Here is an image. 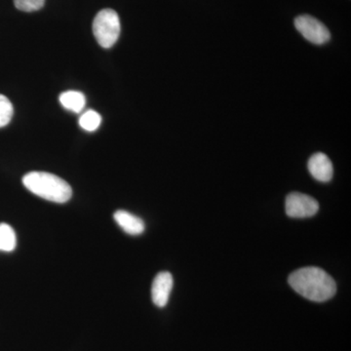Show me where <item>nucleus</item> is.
I'll use <instances>...</instances> for the list:
<instances>
[{
	"mask_svg": "<svg viewBox=\"0 0 351 351\" xmlns=\"http://www.w3.org/2000/svg\"><path fill=\"white\" fill-rule=\"evenodd\" d=\"M120 20L112 9H104L97 14L93 22L95 38L101 47L112 48L120 36Z\"/></svg>",
	"mask_w": 351,
	"mask_h": 351,
	"instance_id": "7ed1b4c3",
	"label": "nucleus"
},
{
	"mask_svg": "<svg viewBox=\"0 0 351 351\" xmlns=\"http://www.w3.org/2000/svg\"><path fill=\"white\" fill-rule=\"evenodd\" d=\"M60 103L66 110L75 113L82 112L85 105L86 98L84 94L78 91H66L60 95Z\"/></svg>",
	"mask_w": 351,
	"mask_h": 351,
	"instance_id": "1a4fd4ad",
	"label": "nucleus"
},
{
	"mask_svg": "<svg viewBox=\"0 0 351 351\" xmlns=\"http://www.w3.org/2000/svg\"><path fill=\"white\" fill-rule=\"evenodd\" d=\"M17 246V237L12 226L0 223V251L12 252Z\"/></svg>",
	"mask_w": 351,
	"mask_h": 351,
	"instance_id": "9d476101",
	"label": "nucleus"
},
{
	"mask_svg": "<svg viewBox=\"0 0 351 351\" xmlns=\"http://www.w3.org/2000/svg\"><path fill=\"white\" fill-rule=\"evenodd\" d=\"M289 284L298 294L313 302H326L337 292L334 279L319 267L295 270L289 276Z\"/></svg>",
	"mask_w": 351,
	"mask_h": 351,
	"instance_id": "f257e3e1",
	"label": "nucleus"
},
{
	"mask_svg": "<svg viewBox=\"0 0 351 351\" xmlns=\"http://www.w3.org/2000/svg\"><path fill=\"white\" fill-rule=\"evenodd\" d=\"M14 113L13 106L9 99L0 94V128L8 125L12 119Z\"/></svg>",
	"mask_w": 351,
	"mask_h": 351,
	"instance_id": "f8f14e48",
	"label": "nucleus"
},
{
	"mask_svg": "<svg viewBox=\"0 0 351 351\" xmlns=\"http://www.w3.org/2000/svg\"><path fill=\"white\" fill-rule=\"evenodd\" d=\"M285 210L290 218H309L317 213L319 204L311 196L292 193L286 198Z\"/></svg>",
	"mask_w": 351,
	"mask_h": 351,
	"instance_id": "39448f33",
	"label": "nucleus"
},
{
	"mask_svg": "<svg viewBox=\"0 0 351 351\" xmlns=\"http://www.w3.org/2000/svg\"><path fill=\"white\" fill-rule=\"evenodd\" d=\"M113 218L117 225L128 234L140 235L145 232L144 221L129 212L119 210L113 215Z\"/></svg>",
	"mask_w": 351,
	"mask_h": 351,
	"instance_id": "6e6552de",
	"label": "nucleus"
},
{
	"mask_svg": "<svg viewBox=\"0 0 351 351\" xmlns=\"http://www.w3.org/2000/svg\"><path fill=\"white\" fill-rule=\"evenodd\" d=\"M101 117L98 112L95 110H87L83 113L80 119V125L83 130L88 132L96 131L101 125Z\"/></svg>",
	"mask_w": 351,
	"mask_h": 351,
	"instance_id": "9b49d317",
	"label": "nucleus"
},
{
	"mask_svg": "<svg viewBox=\"0 0 351 351\" xmlns=\"http://www.w3.org/2000/svg\"><path fill=\"white\" fill-rule=\"evenodd\" d=\"M23 184L34 195L52 202L66 203L73 195L68 182L50 173H29L23 178Z\"/></svg>",
	"mask_w": 351,
	"mask_h": 351,
	"instance_id": "f03ea898",
	"label": "nucleus"
},
{
	"mask_svg": "<svg viewBox=\"0 0 351 351\" xmlns=\"http://www.w3.org/2000/svg\"><path fill=\"white\" fill-rule=\"evenodd\" d=\"M309 173L317 181L327 182L332 180L334 168L329 157L322 152H317L309 158L307 163Z\"/></svg>",
	"mask_w": 351,
	"mask_h": 351,
	"instance_id": "0eeeda50",
	"label": "nucleus"
},
{
	"mask_svg": "<svg viewBox=\"0 0 351 351\" xmlns=\"http://www.w3.org/2000/svg\"><path fill=\"white\" fill-rule=\"evenodd\" d=\"M45 0H14L16 8L23 12H34L40 10Z\"/></svg>",
	"mask_w": 351,
	"mask_h": 351,
	"instance_id": "ddd939ff",
	"label": "nucleus"
},
{
	"mask_svg": "<svg viewBox=\"0 0 351 351\" xmlns=\"http://www.w3.org/2000/svg\"><path fill=\"white\" fill-rule=\"evenodd\" d=\"M295 29L301 32L302 36L309 43L322 45L331 38V34L326 25L320 21L309 15H302L295 20Z\"/></svg>",
	"mask_w": 351,
	"mask_h": 351,
	"instance_id": "20e7f679",
	"label": "nucleus"
},
{
	"mask_svg": "<svg viewBox=\"0 0 351 351\" xmlns=\"http://www.w3.org/2000/svg\"><path fill=\"white\" fill-rule=\"evenodd\" d=\"M173 276L170 272H159L152 285V299L158 307H164L168 304L171 291L173 289Z\"/></svg>",
	"mask_w": 351,
	"mask_h": 351,
	"instance_id": "423d86ee",
	"label": "nucleus"
}]
</instances>
